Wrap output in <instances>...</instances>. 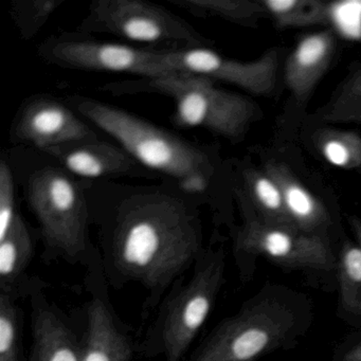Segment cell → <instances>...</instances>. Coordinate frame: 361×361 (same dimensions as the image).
Here are the masks:
<instances>
[{
  "mask_svg": "<svg viewBox=\"0 0 361 361\" xmlns=\"http://www.w3.org/2000/svg\"><path fill=\"white\" fill-rule=\"evenodd\" d=\"M195 215L181 200L151 194L128 200L116 219L111 265L116 274L140 283L152 304L202 257Z\"/></svg>",
  "mask_w": 361,
  "mask_h": 361,
  "instance_id": "cell-1",
  "label": "cell"
},
{
  "mask_svg": "<svg viewBox=\"0 0 361 361\" xmlns=\"http://www.w3.org/2000/svg\"><path fill=\"white\" fill-rule=\"evenodd\" d=\"M312 304L284 285L267 284L219 323L190 361H257L293 348L310 329Z\"/></svg>",
  "mask_w": 361,
  "mask_h": 361,
  "instance_id": "cell-2",
  "label": "cell"
},
{
  "mask_svg": "<svg viewBox=\"0 0 361 361\" xmlns=\"http://www.w3.org/2000/svg\"><path fill=\"white\" fill-rule=\"evenodd\" d=\"M71 103L134 159L172 177L185 191L200 193L208 187L212 164L197 147L123 109L83 97H75Z\"/></svg>",
  "mask_w": 361,
  "mask_h": 361,
  "instance_id": "cell-3",
  "label": "cell"
},
{
  "mask_svg": "<svg viewBox=\"0 0 361 361\" xmlns=\"http://www.w3.org/2000/svg\"><path fill=\"white\" fill-rule=\"evenodd\" d=\"M105 90L117 94H164L174 102L177 124L204 128L231 141L242 139L257 118L252 101L217 87L216 81L204 75L175 73L156 79L109 84Z\"/></svg>",
  "mask_w": 361,
  "mask_h": 361,
  "instance_id": "cell-4",
  "label": "cell"
},
{
  "mask_svg": "<svg viewBox=\"0 0 361 361\" xmlns=\"http://www.w3.org/2000/svg\"><path fill=\"white\" fill-rule=\"evenodd\" d=\"M79 31L107 33L137 43L166 46V51L206 48L209 44L191 25L145 0L94 1Z\"/></svg>",
  "mask_w": 361,
  "mask_h": 361,
  "instance_id": "cell-5",
  "label": "cell"
},
{
  "mask_svg": "<svg viewBox=\"0 0 361 361\" xmlns=\"http://www.w3.org/2000/svg\"><path fill=\"white\" fill-rule=\"evenodd\" d=\"M223 251L202 255L187 284L173 295L156 324L157 352L181 361L212 312L225 279Z\"/></svg>",
  "mask_w": 361,
  "mask_h": 361,
  "instance_id": "cell-6",
  "label": "cell"
},
{
  "mask_svg": "<svg viewBox=\"0 0 361 361\" xmlns=\"http://www.w3.org/2000/svg\"><path fill=\"white\" fill-rule=\"evenodd\" d=\"M28 198L47 246L67 259H81L87 250L88 210L77 181L58 169H44L29 180Z\"/></svg>",
  "mask_w": 361,
  "mask_h": 361,
  "instance_id": "cell-7",
  "label": "cell"
},
{
  "mask_svg": "<svg viewBox=\"0 0 361 361\" xmlns=\"http://www.w3.org/2000/svg\"><path fill=\"white\" fill-rule=\"evenodd\" d=\"M234 253L245 280L252 276L259 255L283 268L302 271H333L338 264L326 238L274 227L252 216H246L238 230Z\"/></svg>",
  "mask_w": 361,
  "mask_h": 361,
  "instance_id": "cell-8",
  "label": "cell"
},
{
  "mask_svg": "<svg viewBox=\"0 0 361 361\" xmlns=\"http://www.w3.org/2000/svg\"><path fill=\"white\" fill-rule=\"evenodd\" d=\"M41 54L48 62L64 68L130 73L145 79L173 73L164 65L161 50L138 49L104 42L52 39L41 48Z\"/></svg>",
  "mask_w": 361,
  "mask_h": 361,
  "instance_id": "cell-9",
  "label": "cell"
},
{
  "mask_svg": "<svg viewBox=\"0 0 361 361\" xmlns=\"http://www.w3.org/2000/svg\"><path fill=\"white\" fill-rule=\"evenodd\" d=\"M170 73L204 75L242 88L255 96L274 92L279 66V52L271 49L253 62H240L224 58L207 48L161 51Z\"/></svg>",
  "mask_w": 361,
  "mask_h": 361,
  "instance_id": "cell-10",
  "label": "cell"
},
{
  "mask_svg": "<svg viewBox=\"0 0 361 361\" xmlns=\"http://www.w3.org/2000/svg\"><path fill=\"white\" fill-rule=\"evenodd\" d=\"M18 142H27L45 152L67 143L98 139L68 107L54 99L37 98L27 103L12 130Z\"/></svg>",
  "mask_w": 361,
  "mask_h": 361,
  "instance_id": "cell-11",
  "label": "cell"
},
{
  "mask_svg": "<svg viewBox=\"0 0 361 361\" xmlns=\"http://www.w3.org/2000/svg\"><path fill=\"white\" fill-rule=\"evenodd\" d=\"M29 361H80L81 344L60 312L39 291H33Z\"/></svg>",
  "mask_w": 361,
  "mask_h": 361,
  "instance_id": "cell-12",
  "label": "cell"
},
{
  "mask_svg": "<svg viewBox=\"0 0 361 361\" xmlns=\"http://www.w3.org/2000/svg\"><path fill=\"white\" fill-rule=\"evenodd\" d=\"M45 153L61 162L69 172L86 178H101L123 174L135 166L126 149L94 140L67 143L46 149Z\"/></svg>",
  "mask_w": 361,
  "mask_h": 361,
  "instance_id": "cell-13",
  "label": "cell"
},
{
  "mask_svg": "<svg viewBox=\"0 0 361 361\" xmlns=\"http://www.w3.org/2000/svg\"><path fill=\"white\" fill-rule=\"evenodd\" d=\"M335 49L331 31L303 37L285 63V82L295 100L303 102L321 79Z\"/></svg>",
  "mask_w": 361,
  "mask_h": 361,
  "instance_id": "cell-14",
  "label": "cell"
},
{
  "mask_svg": "<svg viewBox=\"0 0 361 361\" xmlns=\"http://www.w3.org/2000/svg\"><path fill=\"white\" fill-rule=\"evenodd\" d=\"M264 172L280 188L285 208L298 231L326 238L331 225L329 212L282 162L269 161Z\"/></svg>",
  "mask_w": 361,
  "mask_h": 361,
  "instance_id": "cell-15",
  "label": "cell"
},
{
  "mask_svg": "<svg viewBox=\"0 0 361 361\" xmlns=\"http://www.w3.org/2000/svg\"><path fill=\"white\" fill-rule=\"evenodd\" d=\"M130 340L118 327L103 300L94 298L87 307V329L80 361H132Z\"/></svg>",
  "mask_w": 361,
  "mask_h": 361,
  "instance_id": "cell-16",
  "label": "cell"
},
{
  "mask_svg": "<svg viewBox=\"0 0 361 361\" xmlns=\"http://www.w3.org/2000/svg\"><path fill=\"white\" fill-rule=\"evenodd\" d=\"M33 255V240L20 214L8 233L0 238V293L12 295L18 280Z\"/></svg>",
  "mask_w": 361,
  "mask_h": 361,
  "instance_id": "cell-17",
  "label": "cell"
},
{
  "mask_svg": "<svg viewBox=\"0 0 361 361\" xmlns=\"http://www.w3.org/2000/svg\"><path fill=\"white\" fill-rule=\"evenodd\" d=\"M246 185L251 202L255 204L257 212V215L247 216L255 217L274 227L298 231L285 208L280 188L274 183V179L270 178L265 172L252 171L247 174Z\"/></svg>",
  "mask_w": 361,
  "mask_h": 361,
  "instance_id": "cell-18",
  "label": "cell"
},
{
  "mask_svg": "<svg viewBox=\"0 0 361 361\" xmlns=\"http://www.w3.org/2000/svg\"><path fill=\"white\" fill-rule=\"evenodd\" d=\"M192 16H212L248 25L263 14L262 1L249 0H171Z\"/></svg>",
  "mask_w": 361,
  "mask_h": 361,
  "instance_id": "cell-19",
  "label": "cell"
},
{
  "mask_svg": "<svg viewBox=\"0 0 361 361\" xmlns=\"http://www.w3.org/2000/svg\"><path fill=\"white\" fill-rule=\"evenodd\" d=\"M317 147L331 166L345 170L361 166V137L342 130H322L316 135Z\"/></svg>",
  "mask_w": 361,
  "mask_h": 361,
  "instance_id": "cell-20",
  "label": "cell"
},
{
  "mask_svg": "<svg viewBox=\"0 0 361 361\" xmlns=\"http://www.w3.org/2000/svg\"><path fill=\"white\" fill-rule=\"evenodd\" d=\"M337 270L344 310L361 317V249L358 245L348 243L342 247Z\"/></svg>",
  "mask_w": 361,
  "mask_h": 361,
  "instance_id": "cell-21",
  "label": "cell"
},
{
  "mask_svg": "<svg viewBox=\"0 0 361 361\" xmlns=\"http://www.w3.org/2000/svg\"><path fill=\"white\" fill-rule=\"evenodd\" d=\"M264 10L279 26L303 27L323 24L329 18L326 5L306 0H268L262 1Z\"/></svg>",
  "mask_w": 361,
  "mask_h": 361,
  "instance_id": "cell-22",
  "label": "cell"
},
{
  "mask_svg": "<svg viewBox=\"0 0 361 361\" xmlns=\"http://www.w3.org/2000/svg\"><path fill=\"white\" fill-rule=\"evenodd\" d=\"M320 119L361 124V69L348 77L334 98L320 109Z\"/></svg>",
  "mask_w": 361,
  "mask_h": 361,
  "instance_id": "cell-23",
  "label": "cell"
},
{
  "mask_svg": "<svg viewBox=\"0 0 361 361\" xmlns=\"http://www.w3.org/2000/svg\"><path fill=\"white\" fill-rule=\"evenodd\" d=\"M20 318L12 295L0 293V361H24Z\"/></svg>",
  "mask_w": 361,
  "mask_h": 361,
  "instance_id": "cell-24",
  "label": "cell"
},
{
  "mask_svg": "<svg viewBox=\"0 0 361 361\" xmlns=\"http://www.w3.org/2000/svg\"><path fill=\"white\" fill-rule=\"evenodd\" d=\"M63 0H20L11 6V16L24 39L37 35Z\"/></svg>",
  "mask_w": 361,
  "mask_h": 361,
  "instance_id": "cell-25",
  "label": "cell"
},
{
  "mask_svg": "<svg viewBox=\"0 0 361 361\" xmlns=\"http://www.w3.org/2000/svg\"><path fill=\"white\" fill-rule=\"evenodd\" d=\"M16 191L13 176L9 164L1 160L0 164V238L9 231L16 221Z\"/></svg>",
  "mask_w": 361,
  "mask_h": 361,
  "instance_id": "cell-26",
  "label": "cell"
},
{
  "mask_svg": "<svg viewBox=\"0 0 361 361\" xmlns=\"http://www.w3.org/2000/svg\"><path fill=\"white\" fill-rule=\"evenodd\" d=\"M337 361H361V341L342 353Z\"/></svg>",
  "mask_w": 361,
  "mask_h": 361,
  "instance_id": "cell-27",
  "label": "cell"
},
{
  "mask_svg": "<svg viewBox=\"0 0 361 361\" xmlns=\"http://www.w3.org/2000/svg\"><path fill=\"white\" fill-rule=\"evenodd\" d=\"M353 229H354L355 235H356L357 240H358V246L361 249V219L353 221Z\"/></svg>",
  "mask_w": 361,
  "mask_h": 361,
  "instance_id": "cell-28",
  "label": "cell"
}]
</instances>
